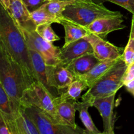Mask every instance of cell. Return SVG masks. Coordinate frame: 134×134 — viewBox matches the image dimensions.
I'll return each instance as SVG.
<instances>
[{
	"label": "cell",
	"mask_w": 134,
	"mask_h": 134,
	"mask_svg": "<svg viewBox=\"0 0 134 134\" xmlns=\"http://www.w3.org/2000/svg\"><path fill=\"white\" fill-rule=\"evenodd\" d=\"M123 16H107L99 18L86 27L90 34L105 39L107 35L113 31L126 27L123 24Z\"/></svg>",
	"instance_id": "obj_12"
},
{
	"label": "cell",
	"mask_w": 134,
	"mask_h": 134,
	"mask_svg": "<svg viewBox=\"0 0 134 134\" xmlns=\"http://www.w3.org/2000/svg\"><path fill=\"white\" fill-rule=\"evenodd\" d=\"M124 86L126 87V89L128 92L132 94L133 96L134 95V80L126 84Z\"/></svg>",
	"instance_id": "obj_30"
},
{
	"label": "cell",
	"mask_w": 134,
	"mask_h": 134,
	"mask_svg": "<svg viewBox=\"0 0 134 134\" xmlns=\"http://www.w3.org/2000/svg\"><path fill=\"white\" fill-rule=\"evenodd\" d=\"M66 1H94V0H62Z\"/></svg>",
	"instance_id": "obj_32"
},
{
	"label": "cell",
	"mask_w": 134,
	"mask_h": 134,
	"mask_svg": "<svg viewBox=\"0 0 134 134\" xmlns=\"http://www.w3.org/2000/svg\"><path fill=\"white\" fill-rule=\"evenodd\" d=\"M65 30V43L64 46L70 44L72 42L85 37L90 34L88 30L84 26L63 18L60 21Z\"/></svg>",
	"instance_id": "obj_18"
},
{
	"label": "cell",
	"mask_w": 134,
	"mask_h": 134,
	"mask_svg": "<svg viewBox=\"0 0 134 134\" xmlns=\"http://www.w3.org/2000/svg\"><path fill=\"white\" fill-rule=\"evenodd\" d=\"M26 113L36 126L39 134H86L81 127L58 124L41 109L33 105H23Z\"/></svg>",
	"instance_id": "obj_6"
},
{
	"label": "cell",
	"mask_w": 134,
	"mask_h": 134,
	"mask_svg": "<svg viewBox=\"0 0 134 134\" xmlns=\"http://www.w3.org/2000/svg\"><path fill=\"white\" fill-rule=\"evenodd\" d=\"M15 125L17 134H39L36 126L26 113L22 105L15 115Z\"/></svg>",
	"instance_id": "obj_19"
},
{
	"label": "cell",
	"mask_w": 134,
	"mask_h": 134,
	"mask_svg": "<svg viewBox=\"0 0 134 134\" xmlns=\"http://www.w3.org/2000/svg\"><path fill=\"white\" fill-rule=\"evenodd\" d=\"M133 96H134V95H133Z\"/></svg>",
	"instance_id": "obj_33"
},
{
	"label": "cell",
	"mask_w": 134,
	"mask_h": 134,
	"mask_svg": "<svg viewBox=\"0 0 134 134\" xmlns=\"http://www.w3.org/2000/svg\"><path fill=\"white\" fill-rule=\"evenodd\" d=\"M100 1H109L122 7L134 15V0H99Z\"/></svg>",
	"instance_id": "obj_26"
},
{
	"label": "cell",
	"mask_w": 134,
	"mask_h": 134,
	"mask_svg": "<svg viewBox=\"0 0 134 134\" xmlns=\"http://www.w3.org/2000/svg\"><path fill=\"white\" fill-rule=\"evenodd\" d=\"M20 30L23 34L27 47L37 51L44 58L47 65H55L59 64L60 47H56L52 43L43 39L35 30H26L22 28Z\"/></svg>",
	"instance_id": "obj_7"
},
{
	"label": "cell",
	"mask_w": 134,
	"mask_h": 134,
	"mask_svg": "<svg viewBox=\"0 0 134 134\" xmlns=\"http://www.w3.org/2000/svg\"><path fill=\"white\" fill-rule=\"evenodd\" d=\"M51 24H44L37 26L35 31L43 39L53 43L60 40V37L54 32Z\"/></svg>",
	"instance_id": "obj_25"
},
{
	"label": "cell",
	"mask_w": 134,
	"mask_h": 134,
	"mask_svg": "<svg viewBox=\"0 0 134 134\" xmlns=\"http://www.w3.org/2000/svg\"><path fill=\"white\" fill-rule=\"evenodd\" d=\"M31 18L36 26L44 24L60 23L61 19L54 16L44 7V4L37 10L31 13Z\"/></svg>",
	"instance_id": "obj_22"
},
{
	"label": "cell",
	"mask_w": 134,
	"mask_h": 134,
	"mask_svg": "<svg viewBox=\"0 0 134 134\" xmlns=\"http://www.w3.org/2000/svg\"><path fill=\"white\" fill-rule=\"evenodd\" d=\"M28 52L34 69L35 81L42 84L54 98H57L58 96L56 92L58 90L52 89L48 85L47 78V65L44 58L37 51L30 47H28Z\"/></svg>",
	"instance_id": "obj_14"
},
{
	"label": "cell",
	"mask_w": 134,
	"mask_h": 134,
	"mask_svg": "<svg viewBox=\"0 0 134 134\" xmlns=\"http://www.w3.org/2000/svg\"><path fill=\"white\" fill-rule=\"evenodd\" d=\"M73 2L75 1L48 0L46 3H44V7L52 15L62 20L64 18L63 13L65 10V8Z\"/></svg>",
	"instance_id": "obj_23"
},
{
	"label": "cell",
	"mask_w": 134,
	"mask_h": 134,
	"mask_svg": "<svg viewBox=\"0 0 134 134\" xmlns=\"http://www.w3.org/2000/svg\"><path fill=\"white\" fill-rule=\"evenodd\" d=\"M56 102L58 113L64 124L73 128L79 127V126L76 124L75 120V112L77 111L76 107L77 101L72 99L62 100L59 99L58 96L56 98Z\"/></svg>",
	"instance_id": "obj_16"
},
{
	"label": "cell",
	"mask_w": 134,
	"mask_h": 134,
	"mask_svg": "<svg viewBox=\"0 0 134 134\" xmlns=\"http://www.w3.org/2000/svg\"><path fill=\"white\" fill-rule=\"evenodd\" d=\"M64 18L86 27L99 18L107 16H123L119 11H113L102 3L94 1H75L68 5L63 13Z\"/></svg>",
	"instance_id": "obj_4"
},
{
	"label": "cell",
	"mask_w": 134,
	"mask_h": 134,
	"mask_svg": "<svg viewBox=\"0 0 134 134\" xmlns=\"http://www.w3.org/2000/svg\"><path fill=\"white\" fill-rule=\"evenodd\" d=\"M88 88L86 82L80 79L76 78L75 81L68 86L66 92H62L58 98L62 100L72 99L77 101L81 97V94L83 90Z\"/></svg>",
	"instance_id": "obj_21"
},
{
	"label": "cell",
	"mask_w": 134,
	"mask_h": 134,
	"mask_svg": "<svg viewBox=\"0 0 134 134\" xmlns=\"http://www.w3.org/2000/svg\"><path fill=\"white\" fill-rule=\"evenodd\" d=\"M77 110L79 112V116L81 122L85 126L86 134H103L97 128L94 124L91 116L88 113V108L91 107V105L89 102L86 101H82L81 102H76Z\"/></svg>",
	"instance_id": "obj_20"
},
{
	"label": "cell",
	"mask_w": 134,
	"mask_h": 134,
	"mask_svg": "<svg viewBox=\"0 0 134 134\" xmlns=\"http://www.w3.org/2000/svg\"><path fill=\"white\" fill-rule=\"evenodd\" d=\"M85 38L90 42L94 56L99 61L117 60L122 56L124 49L122 47H116L105 39L92 34H90Z\"/></svg>",
	"instance_id": "obj_8"
},
{
	"label": "cell",
	"mask_w": 134,
	"mask_h": 134,
	"mask_svg": "<svg viewBox=\"0 0 134 134\" xmlns=\"http://www.w3.org/2000/svg\"><path fill=\"white\" fill-rule=\"evenodd\" d=\"M116 94L107 98H98L93 102L92 107L98 109L103 123V134H114L115 115L114 112Z\"/></svg>",
	"instance_id": "obj_10"
},
{
	"label": "cell",
	"mask_w": 134,
	"mask_h": 134,
	"mask_svg": "<svg viewBox=\"0 0 134 134\" xmlns=\"http://www.w3.org/2000/svg\"><path fill=\"white\" fill-rule=\"evenodd\" d=\"M21 104L36 106L57 123L64 124L58 113L56 98L37 81L34 82L25 90L21 100Z\"/></svg>",
	"instance_id": "obj_5"
},
{
	"label": "cell",
	"mask_w": 134,
	"mask_h": 134,
	"mask_svg": "<svg viewBox=\"0 0 134 134\" xmlns=\"http://www.w3.org/2000/svg\"><path fill=\"white\" fill-rule=\"evenodd\" d=\"M99 62L94 53L87 54L74 60L66 68L77 78L90 71Z\"/></svg>",
	"instance_id": "obj_15"
},
{
	"label": "cell",
	"mask_w": 134,
	"mask_h": 134,
	"mask_svg": "<svg viewBox=\"0 0 134 134\" xmlns=\"http://www.w3.org/2000/svg\"><path fill=\"white\" fill-rule=\"evenodd\" d=\"M7 10L20 28L26 30H36L37 26L31 18V13L22 0H10Z\"/></svg>",
	"instance_id": "obj_13"
},
{
	"label": "cell",
	"mask_w": 134,
	"mask_h": 134,
	"mask_svg": "<svg viewBox=\"0 0 134 134\" xmlns=\"http://www.w3.org/2000/svg\"><path fill=\"white\" fill-rule=\"evenodd\" d=\"M0 134H10L7 124L1 114H0Z\"/></svg>",
	"instance_id": "obj_29"
},
{
	"label": "cell",
	"mask_w": 134,
	"mask_h": 134,
	"mask_svg": "<svg viewBox=\"0 0 134 134\" xmlns=\"http://www.w3.org/2000/svg\"><path fill=\"white\" fill-rule=\"evenodd\" d=\"M0 44L20 65L30 81L35 82L26 42L23 34L9 13L3 7L0 9Z\"/></svg>",
	"instance_id": "obj_1"
},
{
	"label": "cell",
	"mask_w": 134,
	"mask_h": 134,
	"mask_svg": "<svg viewBox=\"0 0 134 134\" xmlns=\"http://www.w3.org/2000/svg\"><path fill=\"white\" fill-rule=\"evenodd\" d=\"M0 1H1V6L3 7L5 9L7 10L9 5H10V0H0Z\"/></svg>",
	"instance_id": "obj_31"
},
{
	"label": "cell",
	"mask_w": 134,
	"mask_h": 134,
	"mask_svg": "<svg viewBox=\"0 0 134 134\" xmlns=\"http://www.w3.org/2000/svg\"><path fill=\"white\" fill-rule=\"evenodd\" d=\"M47 78L49 86L58 91L67 89L75 79L68 68L58 64L47 65Z\"/></svg>",
	"instance_id": "obj_11"
},
{
	"label": "cell",
	"mask_w": 134,
	"mask_h": 134,
	"mask_svg": "<svg viewBox=\"0 0 134 134\" xmlns=\"http://www.w3.org/2000/svg\"><path fill=\"white\" fill-rule=\"evenodd\" d=\"M119 59L99 61L90 71L81 77H77V78L80 79L82 80L84 82H86L89 88L99 79L102 78L104 75H105L115 65Z\"/></svg>",
	"instance_id": "obj_17"
},
{
	"label": "cell",
	"mask_w": 134,
	"mask_h": 134,
	"mask_svg": "<svg viewBox=\"0 0 134 134\" xmlns=\"http://www.w3.org/2000/svg\"><path fill=\"white\" fill-rule=\"evenodd\" d=\"M93 53V48L85 37L72 42L60 48V62L58 65L66 68L71 62L83 55Z\"/></svg>",
	"instance_id": "obj_9"
},
{
	"label": "cell",
	"mask_w": 134,
	"mask_h": 134,
	"mask_svg": "<svg viewBox=\"0 0 134 134\" xmlns=\"http://www.w3.org/2000/svg\"><path fill=\"white\" fill-rule=\"evenodd\" d=\"M134 80V62L131 64H128L126 70L125 71V73L123 77V83L124 86L128 82Z\"/></svg>",
	"instance_id": "obj_28"
},
{
	"label": "cell",
	"mask_w": 134,
	"mask_h": 134,
	"mask_svg": "<svg viewBox=\"0 0 134 134\" xmlns=\"http://www.w3.org/2000/svg\"><path fill=\"white\" fill-rule=\"evenodd\" d=\"M122 58L128 65L134 62V15H132V26L129 39L124 49Z\"/></svg>",
	"instance_id": "obj_24"
},
{
	"label": "cell",
	"mask_w": 134,
	"mask_h": 134,
	"mask_svg": "<svg viewBox=\"0 0 134 134\" xmlns=\"http://www.w3.org/2000/svg\"><path fill=\"white\" fill-rule=\"evenodd\" d=\"M32 84L22 67L0 44V85L9 96L15 115L25 90Z\"/></svg>",
	"instance_id": "obj_2"
},
{
	"label": "cell",
	"mask_w": 134,
	"mask_h": 134,
	"mask_svg": "<svg viewBox=\"0 0 134 134\" xmlns=\"http://www.w3.org/2000/svg\"><path fill=\"white\" fill-rule=\"evenodd\" d=\"M48 0H22L30 13L43 6Z\"/></svg>",
	"instance_id": "obj_27"
},
{
	"label": "cell",
	"mask_w": 134,
	"mask_h": 134,
	"mask_svg": "<svg viewBox=\"0 0 134 134\" xmlns=\"http://www.w3.org/2000/svg\"><path fill=\"white\" fill-rule=\"evenodd\" d=\"M128 64L123 60L122 56L118 60L113 67L94 84L82 96V101L92 103L98 98H107L116 94L118 90L124 86L123 77Z\"/></svg>",
	"instance_id": "obj_3"
}]
</instances>
